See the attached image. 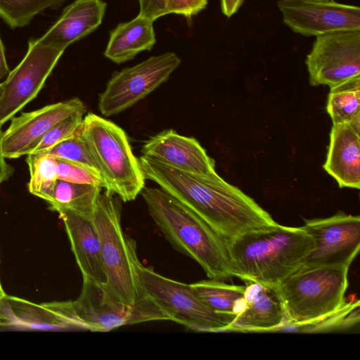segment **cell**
<instances>
[{
	"label": "cell",
	"instance_id": "6da1fadb",
	"mask_svg": "<svg viewBox=\"0 0 360 360\" xmlns=\"http://www.w3.org/2000/svg\"><path fill=\"white\" fill-rule=\"evenodd\" d=\"M139 162L150 179L229 240L276 223L270 214L217 174H193L141 155Z\"/></svg>",
	"mask_w": 360,
	"mask_h": 360
},
{
	"label": "cell",
	"instance_id": "7a4b0ae2",
	"mask_svg": "<svg viewBox=\"0 0 360 360\" xmlns=\"http://www.w3.org/2000/svg\"><path fill=\"white\" fill-rule=\"evenodd\" d=\"M233 277L276 288L299 270L314 248L302 227L273 225L227 240Z\"/></svg>",
	"mask_w": 360,
	"mask_h": 360
},
{
	"label": "cell",
	"instance_id": "3957f363",
	"mask_svg": "<svg viewBox=\"0 0 360 360\" xmlns=\"http://www.w3.org/2000/svg\"><path fill=\"white\" fill-rule=\"evenodd\" d=\"M148 211L174 248L192 258L209 278L233 277L227 240L195 213L161 188L140 192Z\"/></svg>",
	"mask_w": 360,
	"mask_h": 360
},
{
	"label": "cell",
	"instance_id": "277c9868",
	"mask_svg": "<svg viewBox=\"0 0 360 360\" xmlns=\"http://www.w3.org/2000/svg\"><path fill=\"white\" fill-rule=\"evenodd\" d=\"M113 195L106 190L101 192L93 214L107 279L103 285L115 298L134 304L145 296L137 271L136 245L123 231L120 205Z\"/></svg>",
	"mask_w": 360,
	"mask_h": 360
},
{
	"label": "cell",
	"instance_id": "5b68a950",
	"mask_svg": "<svg viewBox=\"0 0 360 360\" xmlns=\"http://www.w3.org/2000/svg\"><path fill=\"white\" fill-rule=\"evenodd\" d=\"M94 159L105 189L124 202L134 200L145 186V176L124 131L112 122L89 112L79 128Z\"/></svg>",
	"mask_w": 360,
	"mask_h": 360
},
{
	"label": "cell",
	"instance_id": "8992f818",
	"mask_svg": "<svg viewBox=\"0 0 360 360\" xmlns=\"http://www.w3.org/2000/svg\"><path fill=\"white\" fill-rule=\"evenodd\" d=\"M349 268L300 269L276 289L285 307V323H304L339 309L345 303ZM284 323V324H285Z\"/></svg>",
	"mask_w": 360,
	"mask_h": 360
},
{
	"label": "cell",
	"instance_id": "52a82bcc",
	"mask_svg": "<svg viewBox=\"0 0 360 360\" xmlns=\"http://www.w3.org/2000/svg\"><path fill=\"white\" fill-rule=\"evenodd\" d=\"M137 271L143 294L156 302L169 321L195 331H227L233 319L209 308L191 284L163 276L140 262Z\"/></svg>",
	"mask_w": 360,
	"mask_h": 360
},
{
	"label": "cell",
	"instance_id": "ba28073f",
	"mask_svg": "<svg viewBox=\"0 0 360 360\" xmlns=\"http://www.w3.org/2000/svg\"><path fill=\"white\" fill-rule=\"evenodd\" d=\"M77 317L87 330L107 332L124 325L152 321H169L156 302L146 295L134 304L113 297L103 284L83 279L81 292L72 301Z\"/></svg>",
	"mask_w": 360,
	"mask_h": 360
},
{
	"label": "cell",
	"instance_id": "9c48e42d",
	"mask_svg": "<svg viewBox=\"0 0 360 360\" xmlns=\"http://www.w3.org/2000/svg\"><path fill=\"white\" fill-rule=\"evenodd\" d=\"M180 63L169 51L115 72L99 95V111L108 117L130 108L166 82Z\"/></svg>",
	"mask_w": 360,
	"mask_h": 360
},
{
	"label": "cell",
	"instance_id": "30bf717a",
	"mask_svg": "<svg viewBox=\"0 0 360 360\" xmlns=\"http://www.w3.org/2000/svg\"><path fill=\"white\" fill-rule=\"evenodd\" d=\"M64 51L38 39H30L23 59L2 82L1 127L36 98Z\"/></svg>",
	"mask_w": 360,
	"mask_h": 360
},
{
	"label": "cell",
	"instance_id": "8fae6325",
	"mask_svg": "<svg viewBox=\"0 0 360 360\" xmlns=\"http://www.w3.org/2000/svg\"><path fill=\"white\" fill-rule=\"evenodd\" d=\"M314 248L300 269L322 266L349 268L360 249V217L340 212L326 218L304 221Z\"/></svg>",
	"mask_w": 360,
	"mask_h": 360
},
{
	"label": "cell",
	"instance_id": "7c38bea8",
	"mask_svg": "<svg viewBox=\"0 0 360 360\" xmlns=\"http://www.w3.org/2000/svg\"><path fill=\"white\" fill-rule=\"evenodd\" d=\"M306 65L313 86L330 88L360 77V30L316 36Z\"/></svg>",
	"mask_w": 360,
	"mask_h": 360
},
{
	"label": "cell",
	"instance_id": "4fadbf2b",
	"mask_svg": "<svg viewBox=\"0 0 360 360\" xmlns=\"http://www.w3.org/2000/svg\"><path fill=\"white\" fill-rule=\"evenodd\" d=\"M284 23L304 36L360 30V8L333 0H278Z\"/></svg>",
	"mask_w": 360,
	"mask_h": 360
},
{
	"label": "cell",
	"instance_id": "5bb4252c",
	"mask_svg": "<svg viewBox=\"0 0 360 360\" xmlns=\"http://www.w3.org/2000/svg\"><path fill=\"white\" fill-rule=\"evenodd\" d=\"M87 330L77 317L72 301L36 304L18 297L0 301V330Z\"/></svg>",
	"mask_w": 360,
	"mask_h": 360
},
{
	"label": "cell",
	"instance_id": "9a60e30c",
	"mask_svg": "<svg viewBox=\"0 0 360 360\" xmlns=\"http://www.w3.org/2000/svg\"><path fill=\"white\" fill-rule=\"evenodd\" d=\"M86 111L84 103L79 98H73L13 117L9 127L2 134L4 157L13 159L30 154L53 125L71 115H84Z\"/></svg>",
	"mask_w": 360,
	"mask_h": 360
},
{
	"label": "cell",
	"instance_id": "2e32d148",
	"mask_svg": "<svg viewBox=\"0 0 360 360\" xmlns=\"http://www.w3.org/2000/svg\"><path fill=\"white\" fill-rule=\"evenodd\" d=\"M142 155L184 172L200 176L217 174L214 161L194 138L173 129L164 130L146 141Z\"/></svg>",
	"mask_w": 360,
	"mask_h": 360
},
{
	"label": "cell",
	"instance_id": "e0dca14e",
	"mask_svg": "<svg viewBox=\"0 0 360 360\" xmlns=\"http://www.w3.org/2000/svg\"><path fill=\"white\" fill-rule=\"evenodd\" d=\"M245 283L243 307L227 331L274 332L287 320L276 288L250 281Z\"/></svg>",
	"mask_w": 360,
	"mask_h": 360
},
{
	"label": "cell",
	"instance_id": "ac0fdd59",
	"mask_svg": "<svg viewBox=\"0 0 360 360\" xmlns=\"http://www.w3.org/2000/svg\"><path fill=\"white\" fill-rule=\"evenodd\" d=\"M57 212L65 225L83 279L105 284L107 279L103 267L100 238L93 218L69 210Z\"/></svg>",
	"mask_w": 360,
	"mask_h": 360
},
{
	"label": "cell",
	"instance_id": "d6986e66",
	"mask_svg": "<svg viewBox=\"0 0 360 360\" xmlns=\"http://www.w3.org/2000/svg\"><path fill=\"white\" fill-rule=\"evenodd\" d=\"M106 7L103 0H75L63 9L59 18L38 39L65 50L101 24Z\"/></svg>",
	"mask_w": 360,
	"mask_h": 360
},
{
	"label": "cell",
	"instance_id": "ffe728a7",
	"mask_svg": "<svg viewBox=\"0 0 360 360\" xmlns=\"http://www.w3.org/2000/svg\"><path fill=\"white\" fill-rule=\"evenodd\" d=\"M323 169L340 188H360L359 131L350 124H333Z\"/></svg>",
	"mask_w": 360,
	"mask_h": 360
},
{
	"label": "cell",
	"instance_id": "44dd1931",
	"mask_svg": "<svg viewBox=\"0 0 360 360\" xmlns=\"http://www.w3.org/2000/svg\"><path fill=\"white\" fill-rule=\"evenodd\" d=\"M153 22L139 13L133 20L120 23L110 32L104 56L120 64L141 51L150 50L156 42Z\"/></svg>",
	"mask_w": 360,
	"mask_h": 360
},
{
	"label": "cell",
	"instance_id": "7402d4cb",
	"mask_svg": "<svg viewBox=\"0 0 360 360\" xmlns=\"http://www.w3.org/2000/svg\"><path fill=\"white\" fill-rule=\"evenodd\" d=\"M191 285L209 308L217 314L231 317L233 321L243 307L245 285L227 284L212 278Z\"/></svg>",
	"mask_w": 360,
	"mask_h": 360
},
{
	"label": "cell",
	"instance_id": "603a6c76",
	"mask_svg": "<svg viewBox=\"0 0 360 360\" xmlns=\"http://www.w3.org/2000/svg\"><path fill=\"white\" fill-rule=\"evenodd\" d=\"M102 188L85 184L71 183L57 179L50 209L54 211L69 210L93 218L96 201Z\"/></svg>",
	"mask_w": 360,
	"mask_h": 360
},
{
	"label": "cell",
	"instance_id": "cb8c5ba5",
	"mask_svg": "<svg viewBox=\"0 0 360 360\" xmlns=\"http://www.w3.org/2000/svg\"><path fill=\"white\" fill-rule=\"evenodd\" d=\"M360 321L359 300H351L335 311L304 323H285L274 332L328 333L344 331L359 325Z\"/></svg>",
	"mask_w": 360,
	"mask_h": 360
},
{
	"label": "cell",
	"instance_id": "d4e9b609",
	"mask_svg": "<svg viewBox=\"0 0 360 360\" xmlns=\"http://www.w3.org/2000/svg\"><path fill=\"white\" fill-rule=\"evenodd\" d=\"M327 112L333 124L349 123L360 116V77L330 88Z\"/></svg>",
	"mask_w": 360,
	"mask_h": 360
},
{
	"label": "cell",
	"instance_id": "484cf974",
	"mask_svg": "<svg viewBox=\"0 0 360 360\" xmlns=\"http://www.w3.org/2000/svg\"><path fill=\"white\" fill-rule=\"evenodd\" d=\"M26 162L30 175L29 191L49 203L58 179L56 159L47 153H30Z\"/></svg>",
	"mask_w": 360,
	"mask_h": 360
},
{
	"label": "cell",
	"instance_id": "4316f807",
	"mask_svg": "<svg viewBox=\"0 0 360 360\" xmlns=\"http://www.w3.org/2000/svg\"><path fill=\"white\" fill-rule=\"evenodd\" d=\"M65 0H0V18L12 29L28 25L46 8L57 9Z\"/></svg>",
	"mask_w": 360,
	"mask_h": 360
},
{
	"label": "cell",
	"instance_id": "83f0119b",
	"mask_svg": "<svg viewBox=\"0 0 360 360\" xmlns=\"http://www.w3.org/2000/svg\"><path fill=\"white\" fill-rule=\"evenodd\" d=\"M79 128L71 137L61 141L44 153L80 165L102 179L99 169L80 134Z\"/></svg>",
	"mask_w": 360,
	"mask_h": 360
},
{
	"label": "cell",
	"instance_id": "f1b7e54d",
	"mask_svg": "<svg viewBox=\"0 0 360 360\" xmlns=\"http://www.w3.org/2000/svg\"><path fill=\"white\" fill-rule=\"evenodd\" d=\"M83 115H73L56 123L42 136L30 153H46L58 143L71 137L82 125Z\"/></svg>",
	"mask_w": 360,
	"mask_h": 360
},
{
	"label": "cell",
	"instance_id": "f546056e",
	"mask_svg": "<svg viewBox=\"0 0 360 360\" xmlns=\"http://www.w3.org/2000/svg\"><path fill=\"white\" fill-rule=\"evenodd\" d=\"M56 159L58 179L75 184L98 186L105 188V185L102 179L89 169L74 162Z\"/></svg>",
	"mask_w": 360,
	"mask_h": 360
},
{
	"label": "cell",
	"instance_id": "4dcf8cb0",
	"mask_svg": "<svg viewBox=\"0 0 360 360\" xmlns=\"http://www.w3.org/2000/svg\"><path fill=\"white\" fill-rule=\"evenodd\" d=\"M207 4V0H168L166 13L182 15L187 18L197 15Z\"/></svg>",
	"mask_w": 360,
	"mask_h": 360
},
{
	"label": "cell",
	"instance_id": "1f68e13d",
	"mask_svg": "<svg viewBox=\"0 0 360 360\" xmlns=\"http://www.w3.org/2000/svg\"><path fill=\"white\" fill-rule=\"evenodd\" d=\"M140 14L148 17L154 21L165 15L168 0H139Z\"/></svg>",
	"mask_w": 360,
	"mask_h": 360
},
{
	"label": "cell",
	"instance_id": "d6a6232c",
	"mask_svg": "<svg viewBox=\"0 0 360 360\" xmlns=\"http://www.w3.org/2000/svg\"><path fill=\"white\" fill-rule=\"evenodd\" d=\"M3 131L0 126V185L7 181L13 173V168L6 161L2 152L1 138Z\"/></svg>",
	"mask_w": 360,
	"mask_h": 360
},
{
	"label": "cell",
	"instance_id": "836d02e7",
	"mask_svg": "<svg viewBox=\"0 0 360 360\" xmlns=\"http://www.w3.org/2000/svg\"><path fill=\"white\" fill-rule=\"evenodd\" d=\"M244 0H221V6L223 13L231 17L240 8Z\"/></svg>",
	"mask_w": 360,
	"mask_h": 360
},
{
	"label": "cell",
	"instance_id": "e575fe53",
	"mask_svg": "<svg viewBox=\"0 0 360 360\" xmlns=\"http://www.w3.org/2000/svg\"><path fill=\"white\" fill-rule=\"evenodd\" d=\"M9 73V68L7 64L5 49L0 37V79L5 77Z\"/></svg>",
	"mask_w": 360,
	"mask_h": 360
},
{
	"label": "cell",
	"instance_id": "d590c367",
	"mask_svg": "<svg viewBox=\"0 0 360 360\" xmlns=\"http://www.w3.org/2000/svg\"><path fill=\"white\" fill-rule=\"evenodd\" d=\"M6 294L4 292L0 282V301L6 296Z\"/></svg>",
	"mask_w": 360,
	"mask_h": 360
},
{
	"label": "cell",
	"instance_id": "8d00e7d4",
	"mask_svg": "<svg viewBox=\"0 0 360 360\" xmlns=\"http://www.w3.org/2000/svg\"><path fill=\"white\" fill-rule=\"evenodd\" d=\"M3 92H4V86H3V83H0V100L1 98V96L3 95Z\"/></svg>",
	"mask_w": 360,
	"mask_h": 360
}]
</instances>
